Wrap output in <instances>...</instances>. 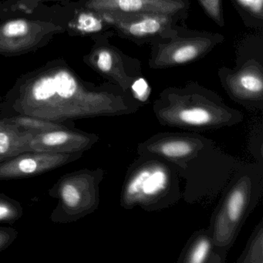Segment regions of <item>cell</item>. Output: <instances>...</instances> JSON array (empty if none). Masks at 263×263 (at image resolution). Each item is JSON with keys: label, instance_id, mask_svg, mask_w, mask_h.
Wrapping results in <instances>:
<instances>
[{"label": "cell", "instance_id": "cell-27", "mask_svg": "<svg viewBox=\"0 0 263 263\" xmlns=\"http://www.w3.org/2000/svg\"><path fill=\"white\" fill-rule=\"evenodd\" d=\"M172 1H184V2H189V0H172Z\"/></svg>", "mask_w": 263, "mask_h": 263}, {"label": "cell", "instance_id": "cell-20", "mask_svg": "<svg viewBox=\"0 0 263 263\" xmlns=\"http://www.w3.org/2000/svg\"><path fill=\"white\" fill-rule=\"evenodd\" d=\"M263 224L262 221L256 226L252 232L249 243L238 262L262 263L263 259Z\"/></svg>", "mask_w": 263, "mask_h": 263}, {"label": "cell", "instance_id": "cell-5", "mask_svg": "<svg viewBox=\"0 0 263 263\" xmlns=\"http://www.w3.org/2000/svg\"><path fill=\"white\" fill-rule=\"evenodd\" d=\"M241 161L212 143L179 170L184 181L181 198L189 204H209L222 195Z\"/></svg>", "mask_w": 263, "mask_h": 263}, {"label": "cell", "instance_id": "cell-2", "mask_svg": "<svg viewBox=\"0 0 263 263\" xmlns=\"http://www.w3.org/2000/svg\"><path fill=\"white\" fill-rule=\"evenodd\" d=\"M153 111L161 125L196 133L234 127L244 119L216 93L197 84L166 89L154 102Z\"/></svg>", "mask_w": 263, "mask_h": 263}, {"label": "cell", "instance_id": "cell-10", "mask_svg": "<svg viewBox=\"0 0 263 263\" xmlns=\"http://www.w3.org/2000/svg\"><path fill=\"white\" fill-rule=\"evenodd\" d=\"M83 155L28 151L0 164V181L40 176L78 161Z\"/></svg>", "mask_w": 263, "mask_h": 263}, {"label": "cell", "instance_id": "cell-3", "mask_svg": "<svg viewBox=\"0 0 263 263\" xmlns=\"http://www.w3.org/2000/svg\"><path fill=\"white\" fill-rule=\"evenodd\" d=\"M262 190L263 163L257 161L241 164L221 195L209 230L215 250L226 259L243 224L258 204Z\"/></svg>", "mask_w": 263, "mask_h": 263}, {"label": "cell", "instance_id": "cell-24", "mask_svg": "<svg viewBox=\"0 0 263 263\" xmlns=\"http://www.w3.org/2000/svg\"><path fill=\"white\" fill-rule=\"evenodd\" d=\"M241 7H244L247 11L254 13L256 16L262 17L263 0H236Z\"/></svg>", "mask_w": 263, "mask_h": 263}, {"label": "cell", "instance_id": "cell-23", "mask_svg": "<svg viewBox=\"0 0 263 263\" xmlns=\"http://www.w3.org/2000/svg\"><path fill=\"white\" fill-rule=\"evenodd\" d=\"M19 232L14 228L0 226V252L8 249L17 238Z\"/></svg>", "mask_w": 263, "mask_h": 263}, {"label": "cell", "instance_id": "cell-8", "mask_svg": "<svg viewBox=\"0 0 263 263\" xmlns=\"http://www.w3.org/2000/svg\"><path fill=\"white\" fill-rule=\"evenodd\" d=\"M98 13V12H97ZM120 34L132 41H152L170 36L184 16L164 14L123 15L98 13Z\"/></svg>", "mask_w": 263, "mask_h": 263}, {"label": "cell", "instance_id": "cell-14", "mask_svg": "<svg viewBox=\"0 0 263 263\" xmlns=\"http://www.w3.org/2000/svg\"><path fill=\"white\" fill-rule=\"evenodd\" d=\"M230 98L249 110L263 109L262 73L255 67L235 72L223 81Z\"/></svg>", "mask_w": 263, "mask_h": 263}, {"label": "cell", "instance_id": "cell-1", "mask_svg": "<svg viewBox=\"0 0 263 263\" xmlns=\"http://www.w3.org/2000/svg\"><path fill=\"white\" fill-rule=\"evenodd\" d=\"M143 106L115 84L95 87L54 67L20 81L0 104V118L26 115L54 122L136 113Z\"/></svg>", "mask_w": 263, "mask_h": 263}, {"label": "cell", "instance_id": "cell-18", "mask_svg": "<svg viewBox=\"0 0 263 263\" xmlns=\"http://www.w3.org/2000/svg\"><path fill=\"white\" fill-rule=\"evenodd\" d=\"M13 122L25 130L33 132L35 135L56 129L66 128V127H74V123H60L35 117L17 115V116L7 117Z\"/></svg>", "mask_w": 263, "mask_h": 263}, {"label": "cell", "instance_id": "cell-12", "mask_svg": "<svg viewBox=\"0 0 263 263\" xmlns=\"http://www.w3.org/2000/svg\"><path fill=\"white\" fill-rule=\"evenodd\" d=\"M96 134L74 127L56 129L34 135L29 151L58 154H76L87 152L99 141Z\"/></svg>", "mask_w": 263, "mask_h": 263}, {"label": "cell", "instance_id": "cell-25", "mask_svg": "<svg viewBox=\"0 0 263 263\" xmlns=\"http://www.w3.org/2000/svg\"><path fill=\"white\" fill-rule=\"evenodd\" d=\"M203 7L214 19L220 20V0H200Z\"/></svg>", "mask_w": 263, "mask_h": 263}, {"label": "cell", "instance_id": "cell-22", "mask_svg": "<svg viewBox=\"0 0 263 263\" xmlns=\"http://www.w3.org/2000/svg\"><path fill=\"white\" fill-rule=\"evenodd\" d=\"M130 93L140 104L144 106L147 104L151 95V88L148 84L144 78H137L130 87Z\"/></svg>", "mask_w": 263, "mask_h": 263}, {"label": "cell", "instance_id": "cell-28", "mask_svg": "<svg viewBox=\"0 0 263 263\" xmlns=\"http://www.w3.org/2000/svg\"><path fill=\"white\" fill-rule=\"evenodd\" d=\"M1 103H2V101H1V99H0V104H1Z\"/></svg>", "mask_w": 263, "mask_h": 263}, {"label": "cell", "instance_id": "cell-21", "mask_svg": "<svg viewBox=\"0 0 263 263\" xmlns=\"http://www.w3.org/2000/svg\"><path fill=\"white\" fill-rule=\"evenodd\" d=\"M24 215V208L20 201L0 193V223L13 224Z\"/></svg>", "mask_w": 263, "mask_h": 263}, {"label": "cell", "instance_id": "cell-11", "mask_svg": "<svg viewBox=\"0 0 263 263\" xmlns=\"http://www.w3.org/2000/svg\"><path fill=\"white\" fill-rule=\"evenodd\" d=\"M84 7L114 14H164L185 16L189 2L172 0H87Z\"/></svg>", "mask_w": 263, "mask_h": 263}, {"label": "cell", "instance_id": "cell-17", "mask_svg": "<svg viewBox=\"0 0 263 263\" xmlns=\"http://www.w3.org/2000/svg\"><path fill=\"white\" fill-rule=\"evenodd\" d=\"M34 135L15 124L10 118H0V164L28 152Z\"/></svg>", "mask_w": 263, "mask_h": 263}, {"label": "cell", "instance_id": "cell-26", "mask_svg": "<svg viewBox=\"0 0 263 263\" xmlns=\"http://www.w3.org/2000/svg\"><path fill=\"white\" fill-rule=\"evenodd\" d=\"M44 0H20L13 7V10H21V11L30 13L36 5L42 2Z\"/></svg>", "mask_w": 263, "mask_h": 263}, {"label": "cell", "instance_id": "cell-19", "mask_svg": "<svg viewBox=\"0 0 263 263\" xmlns=\"http://www.w3.org/2000/svg\"><path fill=\"white\" fill-rule=\"evenodd\" d=\"M72 24L73 29L81 33H99L110 27L99 13L87 9L78 15Z\"/></svg>", "mask_w": 263, "mask_h": 263}, {"label": "cell", "instance_id": "cell-13", "mask_svg": "<svg viewBox=\"0 0 263 263\" xmlns=\"http://www.w3.org/2000/svg\"><path fill=\"white\" fill-rule=\"evenodd\" d=\"M49 27L27 19L6 21L0 25V53L13 54L30 50L50 33Z\"/></svg>", "mask_w": 263, "mask_h": 263}, {"label": "cell", "instance_id": "cell-16", "mask_svg": "<svg viewBox=\"0 0 263 263\" xmlns=\"http://www.w3.org/2000/svg\"><path fill=\"white\" fill-rule=\"evenodd\" d=\"M226 260L215 250L208 228L194 232L177 261L178 263H224Z\"/></svg>", "mask_w": 263, "mask_h": 263}, {"label": "cell", "instance_id": "cell-4", "mask_svg": "<svg viewBox=\"0 0 263 263\" xmlns=\"http://www.w3.org/2000/svg\"><path fill=\"white\" fill-rule=\"evenodd\" d=\"M180 167L155 155H138L129 166L121 187L120 204L158 212L181 199Z\"/></svg>", "mask_w": 263, "mask_h": 263}, {"label": "cell", "instance_id": "cell-6", "mask_svg": "<svg viewBox=\"0 0 263 263\" xmlns=\"http://www.w3.org/2000/svg\"><path fill=\"white\" fill-rule=\"evenodd\" d=\"M104 174L102 168H86L61 176L49 191L50 196L58 200L50 221L55 224L75 222L98 209Z\"/></svg>", "mask_w": 263, "mask_h": 263}, {"label": "cell", "instance_id": "cell-7", "mask_svg": "<svg viewBox=\"0 0 263 263\" xmlns=\"http://www.w3.org/2000/svg\"><path fill=\"white\" fill-rule=\"evenodd\" d=\"M213 142L196 132H163L139 143L138 154L160 157L183 168Z\"/></svg>", "mask_w": 263, "mask_h": 263}, {"label": "cell", "instance_id": "cell-9", "mask_svg": "<svg viewBox=\"0 0 263 263\" xmlns=\"http://www.w3.org/2000/svg\"><path fill=\"white\" fill-rule=\"evenodd\" d=\"M178 27L167 37L158 41L154 58L151 61L156 67H172L192 62L208 53L220 41V36L208 33H192L182 37L178 35Z\"/></svg>", "mask_w": 263, "mask_h": 263}, {"label": "cell", "instance_id": "cell-15", "mask_svg": "<svg viewBox=\"0 0 263 263\" xmlns=\"http://www.w3.org/2000/svg\"><path fill=\"white\" fill-rule=\"evenodd\" d=\"M90 63L104 76L111 80L115 85L121 87L126 93H130L132 83L140 78L138 75L126 71L124 57L115 49L101 47L93 51Z\"/></svg>", "mask_w": 263, "mask_h": 263}]
</instances>
